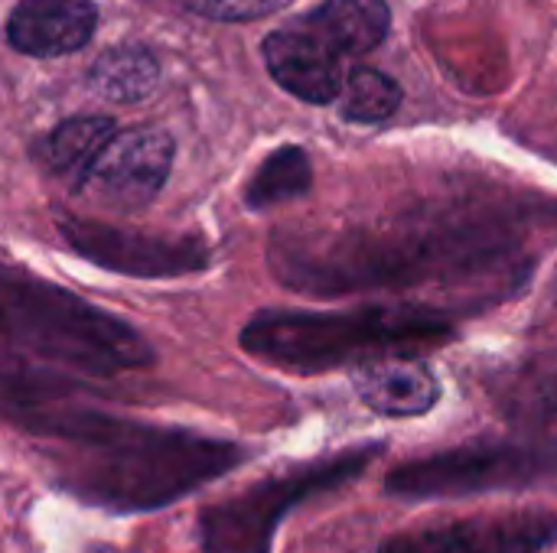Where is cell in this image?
I'll return each instance as SVG.
<instances>
[{"label": "cell", "instance_id": "16", "mask_svg": "<svg viewBox=\"0 0 557 553\" xmlns=\"http://www.w3.org/2000/svg\"><path fill=\"white\" fill-rule=\"evenodd\" d=\"M310 186H313V166H310L307 150L281 147L251 176V183L245 189V202L255 212H261V209H274V205L307 196Z\"/></svg>", "mask_w": 557, "mask_h": 553}, {"label": "cell", "instance_id": "15", "mask_svg": "<svg viewBox=\"0 0 557 553\" xmlns=\"http://www.w3.org/2000/svg\"><path fill=\"white\" fill-rule=\"evenodd\" d=\"M160 81V62L147 46L124 42L108 49L88 72V88L104 101H140Z\"/></svg>", "mask_w": 557, "mask_h": 553}, {"label": "cell", "instance_id": "14", "mask_svg": "<svg viewBox=\"0 0 557 553\" xmlns=\"http://www.w3.org/2000/svg\"><path fill=\"white\" fill-rule=\"evenodd\" d=\"M114 121L101 117V114H88V117H69L59 127H52L42 143H39V160L46 163V169L69 176L75 186L82 183V176L95 166V160L104 153V147L117 137L114 134Z\"/></svg>", "mask_w": 557, "mask_h": 553}, {"label": "cell", "instance_id": "1", "mask_svg": "<svg viewBox=\"0 0 557 553\" xmlns=\"http://www.w3.org/2000/svg\"><path fill=\"white\" fill-rule=\"evenodd\" d=\"M281 284L304 293H352L375 287H414L470 271L506 267V235L483 225H352L287 228L268 248Z\"/></svg>", "mask_w": 557, "mask_h": 553}, {"label": "cell", "instance_id": "10", "mask_svg": "<svg viewBox=\"0 0 557 553\" xmlns=\"http://www.w3.org/2000/svg\"><path fill=\"white\" fill-rule=\"evenodd\" d=\"M271 78L300 101L326 104L343 88V55H336L304 23L277 29L261 46Z\"/></svg>", "mask_w": 557, "mask_h": 553}, {"label": "cell", "instance_id": "9", "mask_svg": "<svg viewBox=\"0 0 557 553\" xmlns=\"http://www.w3.org/2000/svg\"><path fill=\"white\" fill-rule=\"evenodd\" d=\"M557 541V518L545 508H516L392 538L382 553H545Z\"/></svg>", "mask_w": 557, "mask_h": 553}, {"label": "cell", "instance_id": "19", "mask_svg": "<svg viewBox=\"0 0 557 553\" xmlns=\"http://www.w3.org/2000/svg\"><path fill=\"white\" fill-rule=\"evenodd\" d=\"M525 411L539 420H557V372L532 385V391L525 394Z\"/></svg>", "mask_w": 557, "mask_h": 553}, {"label": "cell", "instance_id": "11", "mask_svg": "<svg viewBox=\"0 0 557 553\" xmlns=\"http://www.w3.org/2000/svg\"><path fill=\"white\" fill-rule=\"evenodd\" d=\"M98 26L88 0H20L7 20V39L23 55L55 59L82 49Z\"/></svg>", "mask_w": 557, "mask_h": 553}, {"label": "cell", "instance_id": "12", "mask_svg": "<svg viewBox=\"0 0 557 553\" xmlns=\"http://www.w3.org/2000/svg\"><path fill=\"white\" fill-rule=\"evenodd\" d=\"M359 398L382 417H421L441 401L437 375L414 355H385L356 365Z\"/></svg>", "mask_w": 557, "mask_h": 553}, {"label": "cell", "instance_id": "7", "mask_svg": "<svg viewBox=\"0 0 557 553\" xmlns=\"http://www.w3.org/2000/svg\"><path fill=\"white\" fill-rule=\"evenodd\" d=\"M59 231L72 251L95 261L104 271L124 274V277H144V280H166V277H186L209 267L212 254L196 238H176V235H144L134 228L101 225L91 218H59Z\"/></svg>", "mask_w": 557, "mask_h": 553}, {"label": "cell", "instance_id": "3", "mask_svg": "<svg viewBox=\"0 0 557 553\" xmlns=\"http://www.w3.org/2000/svg\"><path fill=\"white\" fill-rule=\"evenodd\" d=\"M42 430L85 443L88 456L75 476V489L121 508L163 505L238 463V450L228 443L117 424L98 414H65Z\"/></svg>", "mask_w": 557, "mask_h": 553}, {"label": "cell", "instance_id": "17", "mask_svg": "<svg viewBox=\"0 0 557 553\" xmlns=\"http://www.w3.org/2000/svg\"><path fill=\"white\" fill-rule=\"evenodd\" d=\"M401 104V88L392 75L379 68H352L339 88V111L356 124L388 121Z\"/></svg>", "mask_w": 557, "mask_h": 553}, {"label": "cell", "instance_id": "5", "mask_svg": "<svg viewBox=\"0 0 557 553\" xmlns=\"http://www.w3.org/2000/svg\"><path fill=\"white\" fill-rule=\"evenodd\" d=\"M539 482H557V447L470 443L392 469L385 489L398 499H460L499 489H529Z\"/></svg>", "mask_w": 557, "mask_h": 553}, {"label": "cell", "instance_id": "8", "mask_svg": "<svg viewBox=\"0 0 557 553\" xmlns=\"http://www.w3.org/2000/svg\"><path fill=\"white\" fill-rule=\"evenodd\" d=\"M173 166V137L163 130H134L114 137L95 166L82 176L78 192L114 212L150 205Z\"/></svg>", "mask_w": 557, "mask_h": 553}, {"label": "cell", "instance_id": "4", "mask_svg": "<svg viewBox=\"0 0 557 553\" xmlns=\"http://www.w3.org/2000/svg\"><path fill=\"white\" fill-rule=\"evenodd\" d=\"M454 323L424 306H366L352 313H258L242 329V349L287 372H330L385 355H418L444 345Z\"/></svg>", "mask_w": 557, "mask_h": 553}, {"label": "cell", "instance_id": "18", "mask_svg": "<svg viewBox=\"0 0 557 553\" xmlns=\"http://www.w3.org/2000/svg\"><path fill=\"white\" fill-rule=\"evenodd\" d=\"M186 10L206 16V20H222V23H245V20H261L294 0H180Z\"/></svg>", "mask_w": 557, "mask_h": 553}, {"label": "cell", "instance_id": "13", "mask_svg": "<svg viewBox=\"0 0 557 553\" xmlns=\"http://www.w3.org/2000/svg\"><path fill=\"white\" fill-rule=\"evenodd\" d=\"M300 23L336 55H366L385 39L392 13L385 0H323Z\"/></svg>", "mask_w": 557, "mask_h": 553}, {"label": "cell", "instance_id": "2", "mask_svg": "<svg viewBox=\"0 0 557 553\" xmlns=\"http://www.w3.org/2000/svg\"><path fill=\"white\" fill-rule=\"evenodd\" d=\"M0 359L42 375L52 368L111 378L147 368L153 349L134 326L65 287L20 267H0Z\"/></svg>", "mask_w": 557, "mask_h": 553}, {"label": "cell", "instance_id": "6", "mask_svg": "<svg viewBox=\"0 0 557 553\" xmlns=\"http://www.w3.org/2000/svg\"><path fill=\"white\" fill-rule=\"evenodd\" d=\"M379 453V447L349 450L343 456H333L317 466L294 469L281 479H271L264 486H255L251 492L215 505L202 515V541L209 553H268L277 521L287 508L297 502L336 489L349 479H356L369 460Z\"/></svg>", "mask_w": 557, "mask_h": 553}]
</instances>
